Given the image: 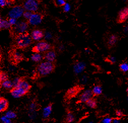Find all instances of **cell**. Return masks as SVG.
<instances>
[{"label": "cell", "mask_w": 128, "mask_h": 123, "mask_svg": "<svg viewBox=\"0 0 128 123\" xmlns=\"http://www.w3.org/2000/svg\"><path fill=\"white\" fill-rule=\"evenodd\" d=\"M32 39L28 34L24 33L17 35L15 38L16 45L20 49L28 47L32 43Z\"/></svg>", "instance_id": "1"}, {"label": "cell", "mask_w": 128, "mask_h": 123, "mask_svg": "<svg viewBox=\"0 0 128 123\" xmlns=\"http://www.w3.org/2000/svg\"><path fill=\"white\" fill-rule=\"evenodd\" d=\"M55 68V65L54 62L49 61H44L41 63L37 68V72L40 76H45L51 73Z\"/></svg>", "instance_id": "2"}, {"label": "cell", "mask_w": 128, "mask_h": 123, "mask_svg": "<svg viewBox=\"0 0 128 123\" xmlns=\"http://www.w3.org/2000/svg\"><path fill=\"white\" fill-rule=\"evenodd\" d=\"M52 45L46 41H39L37 43V44L32 49L33 51L35 53H42L46 52L52 49Z\"/></svg>", "instance_id": "3"}, {"label": "cell", "mask_w": 128, "mask_h": 123, "mask_svg": "<svg viewBox=\"0 0 128 123\" xmlns=\"http://www.w3.org/2000/svg\"><path fill=\"white\" fill-rule=\"evenodd\" d=\"M28 22H26L25 21H18L17 23L13 26V33L16 35V36L26 33L28 28Z\"/></svg>", "instance_id": "4"}, {"label": "cell", "mask_w": 128, "mask_h": 123, "mask_svg": "<svg viewBox=\"0 0 128 123\" xmlns=\"http://www.w3.org/2000/svg\"><path fill=\"white\" fill-rule=\"evenodd\" d=\"M24 11L25 10L23 6H15L9 11L8 15L9 18H13L18 19L22 16H23Z\"/></svg>", "instance_id": "5"}, {"label": "cell", "mask_w": 128, "mask_h": 123, "mask_svg": "<svg viewBox=\"0 0 128 123\" xmlns=\"http://www.w3.org/2000/svg\"><path fill=\"white\" fill-rule=\"evenodd\" d=\"M39 3L37 0H26L23 7L25 11L35 13L38 9Z\"/></svg>", "instance_id": "6"}, {"label": "cell", "mask_w": 128, "mask_h": 123, "mask_svg": "<svg viewBox=\"0 0 128 123\" xmlns=\"http://www.w3.org/2000/svg\"><path fill=\"white\" fill-rule=\"evenodd\" d=\"M43 16L38 13H33V15H32L30 19L28 20V22L30 25L36 26L40 24L42 21Z\"/></svg>", "instance_id": "7"}, {"label": "cell", "mask_w": 128, "mask_h": 123, "mask_svg": "<svg viewBox=\"0 0 128 123\" xmlns=\"http://www.w3.org/2000/svg\"><path fill=\"white\" fill-rule=\"evenodd\" d=\"M128 19V7H125L120 10L117 18L118 23H124Z\"/></svg>", "instance_id": "8"}, {"label": "cell", "mask_w": 128, "mask_h": 123, "mask_svg": "<svg viewBox=\"0 0 128 123\" xmlns=\"http://www.w3.org/2000/svg\"><path fill=\"white\" fill-rule=\"evenodd\" d=\"M30 37L32 40L36 41H40L44 37V34L42 30L36 29L32 32Z\"/></svg>", "instance_id": "9"}, {"label": "cell", "mask_w": 128, "mask_h": 123, "mask_svg": "<svg viewBox=\"0 0 128 123\" xmlns=\"http://www.w3.org/2000/svg\"><path fill=\"white\" fill-rule=\"evenodd\" d=\"M28 92L24 89L19 87H14L11 90V95L15 98H19L26 94Z\"/></svg>", "instance_id": "10"}, {"label": "cell", "mask_w": 128, "mask_h": 123, "mask_svg": "<svg viewBox=\"0 0 128 123\" xmlns=\"http://www.w3.org/2000/svg\"><path fill=\"white\" fill-rule=\"evenodd\" d=\"M92 91L90 90L85 91L80 97V101L82 102H86L88 100L92 98L93 96Z\"/></svg>", "instance_id": "11"}, {"label": "cell", "mask_w": 128, "mask_h": 123, "mask_svg": "<svg viewBox=\"0 0 128 123\" xmlns=\"http://www.w3.org/2000/svg\"><path fill=\"white\" fill-rule=\"evenodd\" d=\"M56 52L54 50H50L46 52L44 56V58L47 61L54 62L56 60Z\"/></svg>", "instance_id": "12"}, {"label": "cell", "mask_w": 128, "mask_h": 123, "mask_svg": "<svg viewBox=\"0 0 128 123\" xmlns=\"http://www.w3.org/2000/svg\"><path fill=\"white\" fill-rule=\"evenodd\" d=\"M118 39V37L116 35H111L109 36L107 41L108 46L110 48L114 47L116 44Z\"/></svg>", "instance_id": "13"}, {"label": "cell", "mask_w": 128, "mask_h": 123, "mask_svg": "<svg viewBox=\"0 0 128 123\" xmlns=\"http://www.w3.org/2000/svg\"><path fill=\"white\" fill-rule=\"evenodd\" d=\"M86 64L84 62H78L74 66V72L78 74L81 73L86 68Z\"/></svg>", "instance_id": "14"}, {"label": "cell", "mask_w": 128, "mask_h": 123, "mask_svg": "<svg viewBox=\"0 0 128 123\" xmlns=\"http://www.w3.org/2000/svg\"><path fill=\"white\" fill-rule=\"evenodd\" d=\"M16 87H19V88H21L23 89H24L25 91H26L27 92H28L29 91V90L30 89V85L28 84V82H26V81L22 79L20 82V83L18 84V85Z\"/></svg>", "instance_id": "15"}, {"label": "cell", "mask_w": 128, "mask_h": 123, "mask_svg": "<svg viewBox=\"0 0 128 123\" xmlns=\"http://www.w3.org/2000/svg\"><path fill=\"white\" fill-rule=\"evenodd\" d=\"M12 59L16 63H18L22 60L23 56L20 52L15 51L12 54Z\"/></svg>", "instance_id": "16"}, {"label": "cell", "mask_w": 128, "mask_h": 123, "mask_svg": "<svg viewBox=\"0 0 128 123\" xmlns=\"http://www.w3.org/2000/svg\"><path fill=\"white\" fill-rule=\"evenodd\" d=\"M79 92V87H73L69 89L67 92L66 96L68 98H72L77 95Z\"/></svg>", "instance_id": "17"}, {"label": "cell", "mask_w": 128, "mask_h": 123, "mask_svg": "<svg viewBox=\"0 0 128 123\" xmlns=\"http://www.w3.org/2000/svg\"><path fill=\"white\" fill-rule=\"evenodd\" d=\"M8 107V102L7 100L4 98H1L0 99V111L3 112L6 111Z\"/></svg>", "instance_id": "18"}, {"label": "cell", "mask_w": 128, "mask_h": 123, "mask_svg": "<svg viewBox=\"0 0 128 123\" xmlns=\"http://www.w3.org/2000/svg\"><path fill=\"white\" fill-rule=\"evenodd\" d=\"M11 27L8 20L6 19H3L1 18V21H0V28L1 29H9Z\"/></svg>", "instance_id": "19"}, {"label": "cell", "mask_w": 128, "mask_h": 123, "mask_svg": "<svg viewBox=\"0 0 128 123\" xmlns=\"http://www.w3.org/2000/svg\"><path fill=\"white\" fill-rule=\"evenodd\" d=\"M43 56L39 53H35L31 56V59L36 62H40Z\"/></svg>", "instance_id": "20"}, {"label": "cell", "mask_w": 128, "mask_h": 123, "mask_svg": "<svg viewBox=\"0 0 128 123\" xmlns=\"http://www.w3.org/2000/svg\"><path fill=\"white\" fill-rule=\"evenodd\" d=\"M52 111V105H49L48 106L44 109L43 112V117L44 118H47L49 117V116L50 115Z\"/></svg>", "instance_id": "21"}, {"label": "cell", "mask_w": 128, "mask_h": 123, "mask_svg": "<svg viewBox=\"0 0 128 123\" xmlns=\"http://www.w3.org/2000/svg\"><path fill=\"white\" fill-rule=\"evenodd\" d=\"M1 85L3 88L6 89H10L13 88V82L8 80L2 82Z\"/></svg>", "instance_id": "22"}, {"label": "cell", "mask_w": 128, "mask_h": 123, "mask_svg": "<svg viewBox=\"0 0 128 123\" xmlns=\"http://www.w3.org/2000/svg\"><path fill=\"white\" fill-rule=\"evenodd\" d=\"M92 93L95 95H100L102 92V89L100 86H96L92 89Z\"/></svg>", "instance_id": "23"}, {"label": "cell", "mask_w": 128, "mask_h": 123, "mask_svg": "<svg viewBox=\"0 0 128 123\" xmlns=\"http://www.w3.org/2000/svg\"><path fill=\"white\" fill-rule=\"evenodd\" d=\"M86 104L88 106L92 109L96 108V106H97V101H96L93 98H91L90 99L88 100L86 102Z\"/></svg>", "instance_id": "24"}, {"label": "cell", "mask_w": 128, "mask_h": 123, "mask_svg": "<svg viewBox=\"0 0 128 123\" xmlns=\"http://www.w3.org/2000/svg\"><path fill=\"white\" fill-rule=\"evenodd\" d=\"M8 79V74L5 72H3V71L1 72V74H0V80H1V82L5 81Z\"/></svg>", "instance_id": "25"}, {"label": "cell", "mask_w": 128, "mask_h": 123, "mask_svg": "<svg viewBox=\"0 0 128 123\" xmlns=\"http://www.w3.org/2000/svg\"><path fill=\"white\" fill-rule=\"evenodd\" d=\"M54 3L56 6L58 7L64 6L66 4L65 0H54Z\"/></svg>", "instance_id": "26"}, {"label": "cell", "mask_w": 128, "mask_h": 123, "mask_svg": "<svg viewBox=\"0 0 128 123\" xmlns=\"http://www.w3.org/2000/svg\"><path fill=\"white\" fill-rule=\"evenodd\" d=\"M33 13L32 12L28 11H25L23 14V17H24V19L28 20L30 19V18L31 17L32 15H33Z\"/></svg>", "instance_id": "27"}, {"label": "cell", "mask_w": 128, "mask_h": 123, "mask_svg": "<svg viewBox=\"0 0 128 123\" xmlns=\"http://www.w3.org/2000/svg\"><path fill=\"white\" fill-rule=\"evenodd\" d=\"M74 120V116L72 113L70 112L68 113L67 115V118H66V121L67 123H71Z\"/></svg>", "instance_id": "28"}, {"label": "cell", "mask_w": 128, "mask_h": 123, "mask_svg": "<svg viewBox=\"0 0 128 123\" xmlns=\"http://www.w3.org/2000/svg\"><path fill=\"white\" fill-rule=\"evenodd\" d=\"M120 69L124 72L128 71V63H123L120 65Z\"/></svg>", "instance_id": "29"}, {"label": "cell", "mask_w": 128, "mask_h": 123, "mask_svg": "<svg viewBox=\"0 0 128 123\" xmlns=\"http://www.w3.org/2000/svg\"><path fill=\"white\" fill-rule=\"evenodd\" d=\"M8 21H9L10 25L11 26V27L14 26L18 22L17 19L15 18H9L8 19Z\"/></svg>", "instance_id": "30"}, {"label": "cell", "mask_w": 128, "mask_h": 123, "mask_svg": "<svg viewBox=\"0 0 128 123\" xmlns=\"http://www.w3.org/2000/svg\"><path fill=\"white\" fill-rule=\"evenodd\" d=\"M6 117H7L8 119H13V118H15L16 116V114L12 112H8L6 113Z\"/></svg>", "instance_id": "31"}, {"label": "cell", "mask_w": 128, "mask_h": 123, "mask_svg": "<svg viewBox=\"0 0 128 123\" xmlns=\"http://www.w3.org/2000/svg\"><path fill=\"white\" fill-rule=\"evenodd\" d=\"M70 10H71V6L69 3H66L63 6V10L66 13L69 12Z\"/></svg>", "instance_id": "32"}, {"label": "cell", "mask_w": 128, "mask_h": 123, "mask_svg": "<svg viewBox=\"0 0 128 123\" xmlns=\"http://www.w3.org/2000/svg\"><path fill=\"white\" fill-rule=\"evenodd\" d=\"M21 80H22V79H21L20 78H15V79L13 80V81L12 82H13V88H14V87H16V86L18 85V84H19Z\"/></svg>", "instance_id": "33"}, {"label": "cell", "mask_w": 128, "mask_h": 123, "mask_svg": "<svg viewBox=\"0 0 128 123\" xmlns=\"http://www.w3.org/2000/svg\"><path fill=\"white\" fill-rule=\"evenodd\" d=\"M112 122V119L108 117L103 119L102 121V123H111Z\"/></svg>", "instance_id": "34"}, {"label": "cell", "mask_w": 128, "mask_h": 123, "mask_svg": "<svg viewBox=\"0 0 128 123\" xmlns=\"http://www.w3.org/2000/svg\"><path fill=\"white\" fill-rule=\"evenodd\" d=\"M44 37L47 40H50L52 38V35L50 33L47 32L44 34Z\"/></svg>", "instance_id": "35"}, {"label": "cell", "mask_w": 128, "mask_h": 123, "mask_svg": "<svg viewBox=\"0 0 128 123\" xmlns=\"http://www.w3.org/2000/svg\"><path fill=\"white\" fill-rule=\"evenodd\" d=\"M0 6L2 7L7 6V1L6 0H0Z\"/></svg>", "instance_id": "36"}, {"label": "cell", "mask_w": 128, "mask_h": 123, "mask_svg": "<svg viewBox=\"0 0 128 123\" xmlns=\"http://www.w3.org/2000/svg\"><path fill=\"white\" fill-rule=\"evenodd\" d=\"M108 60L110 61V62L112 63H114V62H116V59L115 57H110L108 59Z\"/></svg>", "instance_id": "37"}, {"label": "cell", "mask_w": 128, "mask_h": 123, "mask_svg": "<svg viewBox=\"0 0 128 123\" xmlns=\"http://www.w3.org/2000/svg\"><path fill=\"white\" fill-rule=\"evenodd\" d=\"M116 115H117L118 117H122V112L121 111H117L116 113Z\"/></svg>", "instance_id": "38"}, {"label": "cell", "mask_w": 128, "mask_h": 123, "mask_svg": "<svg viewBox=\"0 0 128 123\" xmlns=\"http://www.w3.org/2000/svg\"><path fill=\"white\" fill-rule=\"evenodd\" d=\"M13 2L12 1H11V0H9V1H7V6H10L11 5H12Z\"/></svg>", "instance_id": "39"}, {"label": "cell", "mask_w": 128, "mask_h": 123, "mask_svg": "<svg viewBox=\"0 0 128 123\" xmlns=\"http://www.w3.org/2000/svg\"><path fill=\"white\" fill-rule=\"evenodd\" d=\"M113 123H121V122L118 119H114L113 121Z\"/></svg>", "instance_id": "40"}, {"label": "cell", "mask_w": 128, "mask_h": 123, "mask_svg": "<svg viewBox=\"0 0 128 123\" xmlns=\"http://www.w3.org/2000/svg\"><path fill=\"white\" fill-rule=\"evenodd\" d=\"M126 2H127V3H128V0H126Z\"/></svg>", "instance_id": "41"}, {"label": "cell", "mask_w": 128, "mask_h": 123, "mask_svg": "<svg viewBox=\"0 0 128 123\" xmlns=\"http://www.w3.org/2000/svg\"><path fill=\"white\" fill-rule=\"evenodd\" d=\"M92 123V122H89V123Z\"/></svg>", "instance_id": "42"}, {"label": "cell", "mask_w": 128, "mask_h": 123, "mask_svg": "<svg viewBox=\"0 0 128 123\" xmlns=\"http://www.w3.org/2000/svg\"><path fill=\"white\" fill-rule=\"evenodd\" d=\"M127 92H128V89H127Z\"/></svg>", "instance_id": "43"}, {"label": "cell", "mask_w": 128, "mask_h": 123, "mask_svg": "<svg viewBox=\"0 0 128 123\" xmlns=\"http://www.w3.org/2000/svg\"><path fill=\"white\" fill-rule=\"evenodd\" d=\"M6 1H9V0H6Z\"/></svg>", "instance_id": "44"}, {"label": "cell", "mask_w": 128, "mask_h": 123, "mask_svg": "<svg viewBox=\"0 0 128 123\" xmlns=\"http://www.w3.org/2000/svg\"><path fill=\"white\" fill-rule=\"evenodd\" d=\"M12 123L11 122H10V123Z\"/></svg>", "instance_id": "45"}]
</instances>
